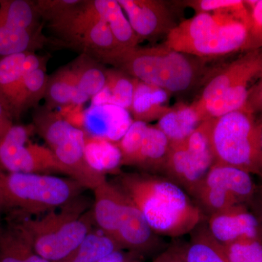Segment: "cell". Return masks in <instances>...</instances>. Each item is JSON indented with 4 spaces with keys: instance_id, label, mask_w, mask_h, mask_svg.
<instances>
[{
    "instance_id": "cell-26",
    "label": "cell",
    "mask_w": 262,
    "mask_h": 262,
    "mask_svg": "<svg viewBox=\"0 0 262 262\" xmlns=\"http://www.w3.org/2000/svg\"><path fill=\"white\" fill-rule=\"evenodd\" d=\"M191 233L189 242L182 246L185 262H229L222 245L212 237L206 224L203 222Z\"/></svg>"
},
{
    "instance_id": "cell-28",
    "label": "cell",
    "mask_w": 262,
    "mask_h": 262,
    "mask_svg": "<svg viewBox=\"0 0 262 262\" xmlns=\"http://www.w3.org/2000/svg\"><path fill=\"white\" fill-rule=\"evenodd\" d=\"M32 126L50 149L60 144L77 128L67 121L61 113L46 106L37 108L33 114Z\"/></svg>"
},
{
    "instance_id": "cell-13",
    "label": "cell",
    "mask_w": 262,
    "mask_h": 262,
    "mask_svg": "<svg viewBox=\"0 0 262 262\" xmlns=\"http://www.w3.org/2000/svg\"><path fill=\"white\" fill-rule=\"evenodd\" d=\"M208 232L221 245L244 239L262 241V229L257 217L247 206H238L208 215Z\"/></svg>"
},
{
    "instance_id": "cell-3",
    "label": "cell",
    "mask_w": 262,
    "mask_h": 262,
    "mask_svg": "<svg viewBox=\"0 0 262 262\" xmlns=\"http://www.w3.org/2000/svg\"><path fill=\"white\" fill-rule=\"evenodd\" d=\"M187 56L163 44L118 50L107 64L136 80L171 94L189 89L195 81V66Z\"/></svg>"
},
{
    "instance_id": "cell-8",
    "label": "cell",
    "mask_w": 262,
    "mask_h": 262,
    "mask_svg": "<svg viewBox=\"0 0 262 262\" xmlns=\"http://www.w3.org/2000/svg\"><path fill=\"white\" fill-rule=\"evenodd\" d=\"M211 125V119L205 120L187 139L170 144L162 174L191 196L215 163Z\"/></svg>"
},
{
    "instance_id": "cell-32",
    "label": "cell",
    "mask_w": 262,
    "mask_h": 262,
    "mask_svg": "<svg viewBox=\"0 0 262 262\" xmlns=\"http://www.w3.org/2000/svg\"><path fill=\"white\" fill-rule=\"evenodd\" d=\"M222 246L229 262H262V241L260 239H241Z\"/></svg>"
},
{
    "instance_id": "cell-39",
    "label": "cell",
    "mask_w": 262,
    "mask_h": 262,
    "mask_svg": "<svg viewBox=\"0 0 262 262\" xmlns=\"http://www.w3.org/2000/svg\"><path fill=\"white\" fill-rule=\"evenodd\" d=\"M259 182L257 184L256 192L251 203H250V209L257 217L262 229V175L258 177Z\"/></svg>"
},
{
    "instance_id": "cell-7",
    "label": "cell",
    "mask_w": 262,
    "mask_h": 262,
    "mask_svg": "<svg viewBox=\"0 0 262 262\" xmlns=\"http://www.w3.org/2000/svg\"><path fill=\"white\" fill-rule=\"evenodd\" d=\"M210 139L215 163L261 177L256 122L253 114L247 108L211 119Z\"/></svg>"
},
{
    "instance_id": "cell-9",
    "label": "cell",
    "mask_w": 262,
    "mask_h": 262,
    "mask_svg": "<svg viewBox=\"0 0 262 262\" xmlns=\"http://www.w3.org/2000/svg\"><path fill=\"white\" fill-rule=\"evenodd\" d=\"M252 174L241 169L213 164L192 195L208 215L252 201L257 184Z\"/></svg>"
},
{
    "instance_id": "cell-41",
    "label": "cell",
    "mask_w": 262,
    "mask_h": 262,
    "mask_svg": "<svg viewBox=\"0 0 262 262\" xmlns=\"http://www.w3.org/2000/svg\"><path fill=\"white\" fill-rule=\"evenodd\" d=\"M256 140H257L258 163L262 171V120L256 122Z\"/></svg>"
},
{
    "instance_id": "cell-1",
    "label": "cell",
    "mask_w": 262,
    "mask_h": 262,
    "mask_svg": "<svg viewBox=\"0 0 262 262\" xmlns=\"http://www.w3.org/2000/svg\"><path fill=\"white\" fill-rule=\"evenodd\" d=\"M113 184L139 208L155 234L181 237L204 221L205 213L189 194L163 176L121 173Z\"/></svg>"
},
{
    "instance_id": "cell-33",
    "label": "cell",
    "mask_w": 262,
    "mask_h": 262,
    "mask_svg": "<svg viewBox=\"0 0 262 262\" xmlns=\"http://www.w3.org/2000/svg\"><path fill=\"white\" fill-rule=\"evenodd\" d=\"M250 15L249 35L245 51L262 49V0L245 1Z\"/></svg>"
},
{
    "instance_id": "cell-16",
    "label": "cell",
    "mask_w": 262,
    "mask_h": 262,
    "mask_svg": "<svg viewBox=\"0 0 262 262\" xmlns=\"http://www.w3.org/2000/svg\"><path fill=\"white\" fill-rule=\"evenodd\" d=\"M249 17L246 3L244 6L229 11L196 13L192 18L176 25L167 34L163 44L173 50L183 43L203 37L207 33L235 19Z\"/></svg>"
},
{
    "instance_id": "cell-11",
    "label": "cell",
    "mask_w": 262,
    "mask_h": 262,
    "mask_svg": "<svg viewBox=\"0 0 262 262\" xmlns=\"http://www.w3.org/2000/svg\"><path fill=\"white\" fill-rule=\"evenodd\" d=\"M249 27L250 17L235 19L203 37L183 43L173 50L187 56H224L245 49L249 35Z\"/></svg>"
},
{
    "instance_id": "cell-19",
    "label": "cell",
    "mask_w": 262,
    "mask_h": 262,
    "mask_svg": "<svg viewBox=\"0 0 262 262\" xmlns=\"http://www.w3.org/2000/svg\"><path fill=\"white\" fill-rule=\"evenodd\" d=\"M170 93L136 80L134 96L129 113L133 120L149 123L159 120L168 111Z\"/></svg>"
},
{
    "instance_id": "cell-43",
    "label": "cell",
    "mask_w": 262,
    "mask_h": 262,
    "mask_svg": "<svg viewBox=\"0 0 262 262\" xmlns=\"http://www.w3.org/2000/svg\"><path fill=\"white\" fill-rule=\"evenodd\" d=\"M3 206H4V204H3V198H2L1 192H0V211H1Z\"/></svg>"
},
{
    "instance_id": "cell-23",
    "label": "cell",
    "mask_w": 262,
    "mask_h": 262,
    "mask_svg": "<svg viewBox=\"0 0 262 262\" xmlns=\"http://www.w3.org/2000/svg\"><path fill=\"white\" fill-rule=\"evenodd\" d=\"M106 84L92 98L93 105H113L129 112L134 96L135 79L118 70H106Z\"/></svg>"
},
{
    "instance_id": "cell-35",
    "label": "cell",
    "mask_w": 262,
    "mask_h": 262,
    "mask_svg": "<svg viewBox=\"0 0 262 262\" xmlns=\"http://www.w3.org/2000/svg\"><path fill=\"white\" fill-rule=\"evenodd\" d=\"M80 0H37L38 13L43 22H50L78 4Z\"/></svg>"
},
{
    "instance_id": "cell-17",
    "label": "cell",
    "mask_w": 262,
    "mask_h": 262,
    "mask_svg": "<svg viewBox=\"0 0 262 262\" xmlns=\"http://www.w3.org/2000/svg\"><path fill=\"white\" fill-rule=\"evenodd\" d=\"M47 61L46 57L38 56L34 52L13 55L0 59V103L10 115L25 76L46 65Z\"/></svg>"
},
{
    "instance_id": "cell-24",
    "label": "cell",
    "mask_w": 262,
    "mask_h": 262,
    "mask_svg": "<svg viewBox=\"0 0 262 262\" xmlns=\"http://www.w3.org/2000/svg\"><path fill=\"white\" fill-rule=\"evenodd\" d=\"M49 42L53 43L42 32L31 33L15 28L0 19V59L13 55L34 52Z\"/></svg>"
},
{
    "instance_id": "cell-37",
    "label": "cell",
    "mask_w": 262,
    "mask_h": 262,
    "mask_svg": "<svg viewBox=\"0 0 262 262\" xmlns=\"http://www.w3.org/2000/svg\"><path fill=\"white\" fill-rule=\"evenodd\" d=\"M246 108L253 115L257 112L262 113V79L251 89Z\"/></svg>"
},
{
    "instance_id": "cell-5",
    "label": "cell",
    "mask_w": 262,
    "mask_h": 262,
    "mask_svg": "<svg viewBox=\"0 0 262 262\" xmlns=\"http://www.w3.org/2000/svg\"><path fill=\"white\" fill-rule=\"evenodd\" d=\"M72 179L48 174L4 173L0 170V192L4 206L29 213H48L73 201L83 189Z\"/></svg>"
},
{
    "instance_id": "cell-10",
    "label": "cell",
    "mask_w": 262,
    "mask_h": 262,
    "mask_svg": "<svg viewBox=\"0 0 262 262\" xmlns=\"http://www.w3.org/2000/svg\"><path fill=\"white\" fill-rule=\"evenodd\" d=\"M33 126L13 125L0 143V168L8 173H58L70 177L68 170L49 147L29 142Z\"/></svg>"
},
{
    "instance_id": "cell-36",
    "label": "cell",
    "mask_w": 262,
    "mask_h": 262,
    "mask_svg": "<svg viewBox=\"0 0 262 262\" xmlns=\"http://www.w3.org/2000/svg\"><path fill=\"white\" fill-rule=\"evenodd\" d=\"M186 5L194 9L196 13L229 11L241 8L245 1L241 0H193L186 2Z\"/></svg>"
},
{
    "instance_id": "cell-30",
    "label": "cell",
    "mask_w": 262,
    "mask_h": 262,
    "mask_svg": "<svg viewBox=\"0 0 262 262\" xmlns=\"http://www.w3.org/2000/svg\"><path fill=\"white\" fill-rule=\"evenodd\" d=\"M76 89V75L72 66L60 69L48 80L46 107L53 110L70 106Z\"/></svg>"
},
{
    "instance_id": "cell-29",
    "label": "cell",
    "mask_w": 262,
    "mask_h": 262,
    "mask_svg": "<svg viewBox=\"0 0 262 262\" xmlns=\"http://www.w3.org/2000/svg\"><path fill=\"white\" fill-rule=\"evenodd\" d=\"M85 156L89 165L103 174L122 166V155L116 143L106 139L85 136Z\"/></svg>"
},
{
    "instance_id": "cell-22",
    "label": "cell",
    "mask_w": 262,
    "mask_h": 262,
    "mask_svg": "<svg viewBox=\"0 0 262 262\" xmlns=\"http://www.w3.org/2000/svg\"><path fill=\"white\" fill-rule=\"evenodd\" d=\"M98 16L108 24L120 49L138 47L140 38L136 35L118 1L92 0Z\"/></svg>"
},
{
    "instance_id": "cell-25",
    "label": "cell",
    "mask_w": 262,
    "mask_h": 262,
    "mask_svg": "<svg viewBox=\"0 0 262 262\" xmlns=\"http://www.w3.org/2000/svg\"><path fill=\"white\" fill-rule=\"evenodd\" d=\"M0 19L5 24L31 33L42 32L35 1L0 0Z\"/></svg>"
},
{
    "instance_id": "cell-31",
    "label": "cell",
    "mask_w": 262,
    "mask_h": 262,
    "mask_svg": "<svg viewBox=\"0 0 262 262\" xmlns=\"http://www.w3.org/2000/svg\"><path fill=\"white\" fill-rule=\"evenodd\" d=\"M117 250L121 248L113 239L104 234L91 232L68 257L60 262H98Z\"/></svg>"
},
{
    "instance_id": "cell-2",
    "label": "cell",
    "mask_w": 262,
    "mask_h": 262,
    "mask_svg": "<svg viewBox=\"0 0 262 262\" xmlns=\"http://www.w3.org/2000/svg\"><path fill=\"white\" fill-rule=\"evenodd\" d=\"M75 198L40 218L24 221L17 227L34 252L51 262H60L73 252L91 233L92 211Z\"/></svg>"
},
{
    "instance_id": "cell-20",
    "label": "cell",
    "mask_w": 262,
    "mask_h": 262,
    "mask_svg": "<svg viewBox=\"0 0 262 262\" xmlns=\"http://www.w3.org/2000/svg\"><path fill=\"white\" fill-rule=\"evenodd\" d=\"M204 121L194 103H180L169 108L160 117L156 126L172 144L187 139Z\"/></svg>"
},
{
    "instance_id": "cell-44",
    "label": "cell",
    "mask_w": 262,
    "mask_h": 262,
    "mask_svg": "<svg viewBox=\"0 0 262 262\" xmlns=\"http://www.w3.org/2000/svg\"><path fill=\"white\" fill-rule=\"evenodd\" d=\"M261 79H262V77H261Z\"/></svg>"
},
{
    "instance_id": "cell-27",
    "label": "cell",
    "mask_w": 262,
    "mask_h": 262,
    "mask_svg": "<svg viewBox=\"0 0 262 262\" xmlns=\"http://www.w3.org/2000/svg\"><path fill=\"white\" fill-rule=\"evenodd\" d=\"M48 80L46 65L25 76L12 108L13 119L20 118L29 108L37 107L41 100L46 97Z\"/></svg>"
},
{
    "instance_id": "cell-42",
    "label": "cell",
    "mask_w": 262,
    "mask_h": 262,
    "mask_svg": "<svg viewBox=\"0 0 262 262\" xmlns=\"http://www.w3.org/2000/svg\"><path fill=\"white\" fill-rule=\"evenodd\" d=\"M98 262H125V256L120 250L114 251Z\"/></svg>"
},
{
    "instance_id": "cell-6",
    "label": "cell",
    "mask_w": 262,
    "mask_h": 262,
    "mask_svg": "<svg viewBox=\"0 0 262 262\" xmlns=\"http://www.w3.org/2000/svg\"><path fill=\"white\" fill-rule=\"evenodd\" d=\"M262 76V49L248 51L229 63L208 84L194 102L203 120L246 108L253 79Z\"/></svg>"
},
{
    "instance_id": "cell-40",
    "label": "cell",
    "mask_w": 262,
    "mask_h": 262,
    "mask_svg": "<svg viewBox=\"0 0 262 262\" xmlns=\"http://www.w3.org/2000/svg\"><path fill=\"white\" fill-rule=\"evenodd\" d=\"M13 125V117L0 103V143Z\"/></svg>"
},
{
    "instance_id": "cell-14",
    "label": "cell",
    "mask_w": 262,
    "mask_h": 262,
    "mask_svg": "<svg viewBox=\"0 0 262 262\" xmlns=\"http://www.w3.org/2000/svg\"><path fill=\"white\" fill-rule=\"evenodd\" d=\"M62 165L68 170L70 179L82 187L94 190L107 179L106 175L94 170L85 156V134L75 128L60 144L51 149Z\"/></svg>"
},
{
    "instance_id": "cell-38",
    "label": "cell",
    "mask_w": 262,
    "mask_h": 262,
    "mask_svg": "<svg viewBox=\"0 0 262 262\" xmlns=\"http://www.w3.org/2000/svg\"><path fill=\"white\" fill-rule=\"evenodd\" d=\"M155 262H185L183 256L182 246L174 245L163 251Z\"/></svg>"
},
{
    "instance_id": "cell-15",
    "label": "cell",
    "mask_w": 262,
    "mask_h": 262,
    "mask_svg": "<svg viewBox=\"0 0 262 262\" xmlns=\"http://www.w3.org/2000/svg\"><path fill=\"white\" fill-rule=\"evenodd\" d=\"M134 32L140 39L167 34L175 27L168 8L157 0H118Z\"/></svg>"
},
{
    "instance_id": "cell-21",
    "label": "cell",
    "mask_w": 262,
    "mask_h": 262,
    "mask_svg": "<svg viewBox=\"0 0 262 262\" xmlns=\"http://www.w3.org/2000/svg\"><path fill=\"white\" fill-rule=\"evenodd\" d=\"M72 66L76 75V89L72 105L81 106L97 96L106 84V70L99 62L81 55Z\"/></svg>"
},
{
    "instance_id": "cell-12",
    "label": "cell",
    "mask_w": 262,
    "mask_h": 262,
    "mask_svg": "<svg viewBox=\"0 0 262 262\" xmlns=\"http://www.w3.org/2000/svg\"><path fill=\"white\" fill-rule=\"evenodd\" d=\"M170 143L157 126H149L121 150L122 166L136 167L144 173L163 174Z\"/></svg>"
},
{
    "instance_id": "cell-18",
    "label": "cell",
    "mask_w": 262,
    "mask_h": 262,
    "mask_svg": "<svg viewBox=\"0 0 262 262\" xmlns=\"http://www.w3.org/2000/svg\"><path fill=\"white\" fill-rule=\"evenodd\" d=\"M134 122L130 113L113 105H93L84 113L83 127L93 137L118 142Z\"/></svg>"
},
{
    "instance_id": "cell-34",
    "label": "cell",
    "mask_w": 262,
    "mask_h": 262,
    "mask_svg": "<svg viewBox=\"0 0 262 262\" xmlns=\"http://www.w3.org/2000/svg\"><path fill=\"white\" fill-rule=\"evenodd\" d=\"M0 262H26L20 251L17 229L0 236Z\"/></svg>"
},
{
    "instance_id": "cell-4",
    "label": "cell",
    "mask_w": 262,
    "mask_h": 262,
    "mask_svg": "<svg viewBox=\"0 0 262 262\" xmlns=\"http://www.w3.org/2000/svg\"><path fill=\"white\" fill-rule=\"evenodd\" d=\"M94 192L93 215L103 234L121 249L148 252L158 248L157 234L139 208L115 184L106 180Z\"/></svg>"
}]
</instances>
